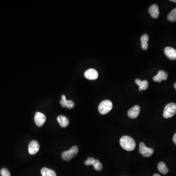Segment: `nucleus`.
Listing matches in <instances>:
<instances>
[{
  "label": "nucleus",
  "mask_w": 176,
  "mask_h": 176,
  "mask_svg": "<svg viewBox=\"0 0 176 176\" xmlns=\"http://www.w3.org/2000/svg\"><path fill=\"white\" fill-rule=\"evenodd\" d=\"M120 144L123 149L128 151H133L135 147V142L134 139L127 135H125L121 138Z\"/></svg>",
  "instance_id": "nucleus-1"
},
{
  "label": "nucleus",
  "mask_w": 176,
  "mask_h": 176,
  "mask_svg": "<svg viewBox=\"0 0 176 176\" xmlns=\"http://www.w3.org/2000/svg\"><path fill=\"white\" fill-rule=\"evenodd\" d=\"M113 108V104L109 100H105L100 103L99 106V111L102 115L108 113Z\"/></svg>",
  "instance_id": "nucleus-2"
},
{
  "label": "nucleus",
  "mask_w": 176,
  "mask_h": 176,
  "mask_svg": "<svg viewBox=\"0 0 176 176\" xmlns=\"http://www.w3.org/2000/svg\"><path fill=\"white\" fill-rule=\"evenodd\" d=\"M176 113V104L174 103L168 104L164 110L163 116L165 118H169L173 117Z\"/></svg>",
  "instance_id": "nucleus-3"
},
{
  "label": "nucleus",
  "mask_w": 176,
  "mask_h": 176,
  "mask_svg": "<svg viewBox=\"0 0 176 176\" xmlns=\"http://www.w3.org/2000/svg\"><path fill=\"white\" fill-rule=\"evenodd\" d=\"M78 152V148L77 146L72 147L69 150L66 151L62 154V157L64 160H70L76 156Z\"/></svg>",
  "instance_id": "nucleus-4"
},
{
  "label": "nucleus",
  "mask_w": 176,
  "mask_h": 176,
  "mask_svg": "<svg viewBox=\"0 0 176 176\" xmlns=\"http://www.w3.org/2000/svg\"><path fill=\"white\" fill-rule=\"evenodd\" d=\"M139 153L142 154L143 156L149 157L151 156L154 153V150L152 148H148L146 146L143 142H141L139 144Z\"/></svg>",
  "instance_id": "nucleus-5"
},
{
  "label": "nucleus",
  "mask_w": 176,
  "mask_h": 176,
  "mask_svg": "<svg viewBox=\"0 0 176 176\" xmlns=\"http://www.w3.org/2000/svg\"><path fill=\"white\" fill-rule=\"evenodd\" d=\"M34 121L37 126L41 127L46 121V116L43 113L37 112L35 115Z\"/></svg>",
  "instance_id": "nucleus-6"
},
{
  "label": "nucleus",
  "mask_w": 176,
  "mask_h": 176,
  "mask_svg": "<svg viewBox=\"0 0 176 176\" xmlns=\"http://www.w3.org/2000/svg\"><path fill=\"white\" fill-rule=\"evenodd\" d=\"M84 77L89 80H96L99 77V73L94 69H90L84 73Z\"/></svg>",
  "instance_id": "nucleus-7"
},
{
  "label": "nucleus",
  "mask_w": 176,
  "mask_h": 176,
  "mask_svg": "<svg viewBox=\"0 0 176 176\" xmlns=\"http://www.w3.org/2000/svg\"><path fill=\"white\" fill-rule=\"evenodd\" d=\"M39 144L36 140H32L28 145V152L31 155H35L39 150Z\"/></svg>",
  "instance_id": "nucleus-8"
},
{
  "label": "nucleus",
  "mask_w": 176,
  "mask_h": 176,
  "mask_svg": "<svg viewBox=\"0 0 176 176\" xmlns=\"http://www.w3.org/2000/svg\"><path fill=\"white\" fill-rule=\"evenodd\" d=\"M164 53L166 56L171 60H176V50L174 48L171 47H166L164 49Z\"/></svg>",
  "instance_id": "nucleus-9"
},
{
  "label": "nucleus",
  "mask_w": 176,
  "mask_h": 176,
  "mask_svg": "<svg viewBox=\"0 0 176 176\" xmlns=\"http://www.w3.org/2000/svg\"><path fill=\"white\" fill-rule=\"evenodd\" d=\"M62 99L60 101V104L63 107H67L68 109H72L74 107V102L72 100H67L65 95H62Z\"/></svg>",
  "instance_id": "nucleus-10"
},
{
  "label": "nucleus",
  "mask_w": 176,
  "mask_h": 176,
  "mask_svg": "<svg viewBox=\"0 0 176 176\" xmlns=\"http://www.w3.org/2000/svg\"><path fill=\"white\" fill-rule=\"evenodd\" d=\"M140 108L138 105H135L128 111V115L130 118H135L138 117L140 112Z\"/></svg>",
  "instance_id": "nucleus-11"
},
{
  "label": "nucleus",
  "mask_w": 176,
  "mask_h": 176,
  "mask_svg": "<svg viewBox=\"0 0 176 176\" xmlns=\"http://www.w3.org/2000/svg\"><path fill=\"white\" fill-rule=\"evenodd\" d=\"M168 74L163 70H160L158 74L153 77L154 81L160 82L163 80H166L167 79Z\"/></svg>",
  "instance_id": "nucleus-12"
},
{
  "label": "nucleus",
  "mask_w": 176,
  "mask_h": 176,
  "mask_svg": "<svg viewBox=\"0 0 176 176\" xmlns=\"http://www.w3.org/2000/svg\"><path fill=\"white\" fill-rule=\"evenodd\" d=\"M149 12L152 17L154 18H158L160 14L159 7L156 4L150 6L149 9Z\"/></svg>",
  "instance_id": "nucleus-13"
},
{
  "label": "nucleus",
  "mask_w": 176,
  "mask_h": 176,
  "mask_svg": "<svg viewBox=\"0 0 176 176\" xmlns=\"http://www.w3.org/2000/svg\"><path fill=\"white\" fill-rule=\"evenodd\" d=\"M57 121L59 122L60 125L63 128L67 127L70 123L69 119L66 116H63V115H60L58 116L57 118Z\"/></svg>",
  "instance_id": "nucleus-14"
},
{
  "label": "nucleus",
  "mask_w": 176,
  "mask_h": 176,
  "mask_svg": "<svg viewBox=\"0 0 176 176\" xmlns=\"http://www.w3.org/2000/svg\"><path fill=\"white\" fill-rule=\"evenodd\" d=\"M135 82L139 86V89L142 91L146 90L149 86V83L146 80L141 81L140 79H137L135 80Z\"/></svg>",
  "instance_id": "nucleus-15"
},
{
  "label": "nucleus",
  "mask_w": 176,
  "mask_h": 176,
  "mask_svg": "<svg viewBox=\"0 0 176 176\" xmlns=\"http://www.w3.org/2000/svg\"><path fill=\"white\" fill-rule=\"evenodd\" d=\"M142 43V48L143 50H146L148 48V42L149 41V36L146 34H143L140 39Z\"/></svg>",
  "instance_id": "nucleus-16"
},
{
  "label": "nucleus",
  "mask_w": 176,
  "mask_h": 176,
  "mask_svg": "<svg viewBox=\"0 0 176 176\" xmlns=\"http://www.w3.org/2000/svg\"><path fill=\"white\" fill-rule=\"evenodd\" d=\"M41 173L42 176H57L55 171L46 167L42 169Z\"/></svg>",
  "instance_id": "nucleus-17"
},
{
  "label": "nucleus",
  "mask_w": 176,
  "mask_h": 176,
  "mask_svg": "<svg viewBox=\"0 0 176 176\" xmlns=\"http://www.w3.org/2000/svg\"><path fill=\"white\" fill-rule=\"evenodd\" d=\"M158 169L161 173L165 175L168 172V169L165 165V164L163 162L159 163L158 165Z\"/></svg>",
  "instance_id": "nucleus-18"
},
{
  "label": "nucleus",
  "mask_w": 176,
  "mask_h": 176,
  "mask_svg": "<svg viewBox=\"0 0 176 176\" xmlns=\"http://www.w3.org/2000/svg\"><path fill=\"white\" fill-rule=\"evenodd\" d=\"M167 19L171 22H176V8L173 9L169 13L167 16Z\"/></svg>",
  "instance_id": "nucleus-19"
},
{
  "label": "nucleus",
  "mask_w": 176,
  "mask_h": 176,
  "mask_svg": "<svg viewBox=\"0 0 176 176\" xmlns=\"http://www.w3.org/2000/svg\"><path fill=\"white\" fill-rule=\"evenodd\" d=\"M92 165L94 166L95 170H97V171H100V170H102V163L98 160H95V163H94Z\"/></svg>",
  "instance_id": "nucleus-20"
},
{
  "label": "nucleus",
  "mask_w": 176,
  "mask_h": 176,
  "mask_svg": "<svg viewBox=\"0 0 176 176\" xmlns=\"http://www.w3.org/2000/svg\"><path fill=\"white\" fill-rule=\"evenodd\" d=\"M2 176H11L10 172L6 168H3L0 171Z\"/></svg>",
  "instance_id": "nucleus-21"
},
{
  "label": "nucleus",
  "mask_w": 176,
  "mask_h": 176,
  "mask_svg": "<svg viewBox=\"0 0 176 176\" xmlns=\"http://www.w3.org/2000/svg\"><path fill=\"white\" fill-rule=\"evenodd\" d=\"M95 159L92 157H90L88 158L87 160L85 161V164L86 165H93V164L95 163Z\"/></svg>",
  "instance_id": "nucleus-22"
},
{
  "label": "nucleus",
  "mask_w": 176,
  "mask_h": 176,
  "mask_svg": "<svg viewBox=\"0 0 176 176\" xmlns=\"http://www.w3.org/2000/svg\"><path fill=\"white\" fill-rule=\"evenodd\" d=\"M173 139L174 142L175 143V144H176V133L175 135H174L173 138Z\"/></svg>",
  "instance_id": "nucleus-23"
},
{
  "label": "nucleus",
  "mask_w": 176,
  "mask_h": 176,
  "mask_svg": "<svg viewBox=\"0 0 176 176\" xmlns=\"http://www.w3.org/2000/svg\"><path fill=\"white\" fill-rule=\"evenodd\" d=\"M154 176H160V175H159V174H155V175H154Z\"/></svg>",
  "instance_id": "nucleus-24"
},
{
  "label": "nucleus",
  "mask_w": 176,
  "mask_h": 176,
  "mask_svg": "<svg viewBox=\"0 0 176 176\" xmlns=\"http://www.w3.org/2000/svg\"><path fill=\"white\" fill-rule=\"evenodd\" d=\"M170 1L172 2H174V3H176V0H171Z\"/></svg>",
  "instance_id": "nucleus-25"
},
{
  "label": "nucleus",
  "mask_w": 176,
  "mask_h": 176,
  "mask_svg": "<svg viewBox=\"0 0 176 176\" xmlns=\"http://www.w3.org/2000/svg\"><path fill=\"white\" fill-rule=\"evenodd\" d=\"M174 87L175 88V89L176 90V82L175 83V84H174Z\"/></svg>",
  "instance_id": "nucleus-26"
},
{
  "label": "nucleus",
  "mask_w": 176,
  "mask_h": 176,
  "mask_svg": "<svg viewBox=\"0 0 176 176\" xmlns=\"http://www.w3.org/2000/svg\"><path fill=\"white\" fill-rule=\"evenodd\" d=\"M138 90H139V91H142V90H140V89H138Z\"/></svg>",
  "instance_id": "nucleus-27"
}]
</instances>
